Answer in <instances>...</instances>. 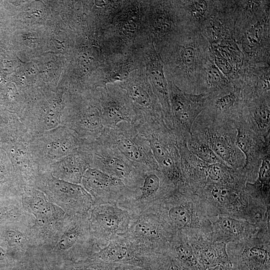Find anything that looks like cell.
Returning a JSON list of instances; mask_svg holds the SVG:
<instances>
[{
	"label": "cell",
	"mask_w": 270,
	"mask_h": 270,
	"mask_svg": "<svg viewBox=\"0 0 270 270\" xmlns=\"http://www.w3.org/2000/svg\"><path fill=\"white\" fill-rule=\"evenodd\" d=\"M208 42L200 28L184 24L158 52L168 80L182 90L203 82L205 66L210 56Z\"/></svg>",
	"instance_id": "cell-1"
},
{
	"label": "cell",
	"mask_w": 270,
	"mask_h": 270,
	"mask_svg": "<svg viewBox=\"0 0 270 270\" xmlns=\"http://www.w3.org/2000/svg\"><path fill=\"white\" fill-rule=\"evenodd\" d=\"M147 210L158 214L176 233L190 236L212 232L205 206L190 188L174 190Z\"/></svg>",
	"instance_id": "cell-2"
},
{
	"label": "cell",
	"mask_w": 270,
	"mask_h": 270,
	"mask_svg": "<svg viewBox=\"0 0 270 270\" xmlns=\"http://www.w3.org/2000/svg\"><path fill=\"white\" fill-rule=\"evenodd\" d=\"M147 0H127L104 30L100 45L104 56L138 50L149 38L145 22Z\"/></svg>",
	"instance_id": "cell-3"
},
{
	"label": "cell",
	"mask_w": 270,
	"mask_h": 270,
	"mask_svg": "<svg viewBox=\"0 0 270 270\" xmlns=\"http://www.w3.org/2000/svg\"><path fill=\"white\" fill-rule=\"evenodd\" d=\"M148 141L158 170L175 190L189 187L181 166L178 140L164 120H140L132 124Z\"/></svg>",
	"instance_id": "cell-4"
},
{
	"label": "cell",
	"mask_w": 270,
	"mask_h": 270,
	"mask_svg": "<svg viewBox=\"0 0 270 270\" xmlns=\"http://www.w3.org/2000/svg\"><path fill=\"white\" fill-rule=\"evenodd\" d=\"M40 248L63 255L74 260L90 257L98 248L90 228L88 213L66 214L54 236Z\"/></svg>",
	"instance_id": "cell-5"
},
{
	"label": "cell",
	"mask_w": 270,
	"mask_h": 270,
	"mask_svg": "<svg viewBox=\"0 0 270 270\" xmlns=\"http://www.w3.org/2000/svg\"><path fill=\"white\" fill-rule=\"evenodd\" d=\"M21 202L24 210L34 217L30 226V234L36 244L41 248L56 234L66 214L44 192L32 186H24Z\"/></svg>",
	"instance_id": "cell-6"
},
{
	"label": "cell",
	"mask_w": 270,
	"mask_h": 270,
	"mask_svg": "<svg viewBox=\"0 0 270 270\" xmlns=\"http://www.w3.org/2000/svg\"><path fill=\"white\" fill-rule=\"evenodd\" d=\"M84 148L90 156V168L100 170L123 182L128 186L138 190L147 172L109 146L99 138L91 142L84 141Z\"/></svg>",
	"instance_id": "cell-7"
},
{
	"label": "cell",
	"mask_w": 270,
	"mask_h": 270,
	"mask_svg": "<svg viewBox=\"0 0 270 270\" xmlns=\"http://www.w3.org/2000/svg\"><path fill=\"white\" fill-rule=\"evenodd\" d=\"M74 98L70 107L62 114L61 126L73 131L80 138L88 142L97 140L104 127L98 89Z\"/></svg>",
	"instance_id": "cell-8"
},
{
	"label": "cell",
	"mask_w": 270,
	"mask_h": 270,
	"mask_svg": "<svg viewBox=\"0 0 270 270\" xmlns=\"http://www.w3.org/2000/svg\"><path fill=\"white\" fill-rule=\"evenodd\" d=\"M99 138L146 170H158L148 141L132 124L124 122L104 128Z\"/></svg>",
	"instance_id": "cell-9"
},
{
	"label": "cell",
	"mask_w": 270,
	"mask_h": 270,
	"mask_svg": "<svg viewBox=\"0 0 270 270\" xmlns=\"http://www.w3.org/2000/svg\"><path fill=\"white\" fill-rule=\"evenodd\" d=\"M84 140L73 131L60 126L45 132L33 138L30 150L39 173L70 154L78 150Z\"/></svg>",
	"instance_id": "cell-10"
},
{
	"label": "cell",
	"mask_w": 270,
	"mask_h": 270,
	"mask_svg": "<svg viewBox=\"0 0 270 270\" xmlns=\"http://www.w3.org/2000/svg\"><path fill=\"white\" fill-rule=\"evenodd\" d=\"M34 187L66 215L88 214L94 205L92 196L80 184L58 179L49 172L38 174Z\"/></svg>",
	"instance_id": "cell-11"
},
{
	"label": "cell",
	"mask_w": 270,
	"mask_h": 270,
	"mask_svg": "<svg viewBox=\"0 0 270 270\" xmlns=\"http://www.w3.org/2000/svg\"><path fill=\"white\" fill-rule=\"evenodd\" d=\"M147 33L158 52L186 23L174 0H147L144 12Z\"/></svg>",
	"instance_id": "cell-12"
},
{
	"label": "cell",
	"mask_w": 270,
	"mask_h": 270,
	"mask_svg": "<svg viewBox=\"0 0 270 270\" xmlns=\"http://www.w3.org/2000/svg\"><path fill=\"white\" fill-rule=\"evenodd\" d=\"M131 218L126 234L140 248L150 254L169 250L176 233L160 216L146 210Z\"/></svg>",
	"instance_id": "cell-13"
},
{
	"label": "cell",
	"mask_w": 270,
	"mask_h": 270,
	"mask_svg": "<svg viewBox=\"0 0 270 270\" xmlns=\"http://www.w3.org/2000/svg\"><path fill=\"white\" fill-rule=\"evenodd\" d=\"M88 214L90 228L98 248L104 247L112 239L126 234L132 220L130 214L116 202L94 205Z\"/></svg>",
	"instance_id": "cell-14"
},
{
	"label": "cell",
	"mask_w": 270,
	"mask_h": 270,
	"mask_svg": "<svg viewBox=\"0 0 270 270\" xmlns=\"http://www.w3.org/2000/svg\"><path fill=\"white\" fill-rule=\"evenodd\" d=\"M234 270H270V234L258 232L250 238L226 244Z\"/></svg>",
	"instance_id": "cell-15"
},
{
	"label": "cell",
	"mask_w": 270,
	"mask_h": 270,
	"mask_svg": "<svg viewBox=\"0 0 270 270\" xmlns=\"http://www.w3.org/2000/svg\"><path fill=\"white\" fill-rule=\"evenodd\" d=\"M6 150L24 186H34L39 170L30 150L32 135L19 118H15L7 133Z\"/></svg>",
	"instance_id": "cell-16"
},
{
	"label": "cell",
	"mask_w": 270,
	"mask_h": 270,
	"mask_svg": "<svg viewBox=\"0 0 270 270\" xmlns=\"http://www.w3.org/2000/svg\"><path fill=\"white\" fill-rule=\"evenodd\" d=\"M171 111L172 116V130L184 136L191 134L194 122L206 108L211 92L190 94L168 80Z\"/></svg>",
	"instance_id": "cell-17"
},
{
	"label": "cell",
	"mask_w": 270,
	"mask_h": 270,
	"mask_svg": "<svg viewBox=\"0 0 270 270\" xmlns=\"http://www.w3.org/2000/svg\"><path fill=\"white\" fill-rule=\"evenodd\" d=\"M80 185L92 196L94 205L118 204L138 194V189L131 188L120 180L92 168L84 172Z\"/></svg>",
	"instance_id": "cell-18"
},
{
	"label": "cell",
	"mask_w": 270,
	"mask_h": 270,
	"mask_svg": "<svg viewBox=\"0 0 270 270\" xmlns=\"http://www.w3.org/2000/svg\"><path fill=\"white\" fill-rule=\"evenodd\" d=\"M126 90L137 116L140 120H164L162 110L145 73L144 66L132 72L128 78L120 82Z\"/></svg>",
	"instance_id": "cell-19"
},
{
	"label": "cell",
	"mask_w": 270,
	"mask_h": 270,
	"mask_svg": "<svg viewBox=\"0 0 270 270\" xmlns=\"http://www.w3.org/2000/svg\"><path fill=\"white\" fill-rule=\"evenodd\" d=\"M139 50L142 58L146 77L162 107L166 125L172 128V116L163 62L150 38L143 43Z\"/></svg>",
	"instance_id": "cell-20"
},
{
	"label": "cell",
	"mask_w": 270,
	"mask_h": 270,
	"mask_svg": "<svg viewBox=\"0 0 270 270\" xmlns=\"http://www.w3.org/2000/svg\"><path fill=\"white\" fill-rule=\"evenodd\" d=\"M104 128H114L122 122L134 124L137 116L126 90L119 82L108 84L105 88H98Z\"/></svg>",
	"instance_id": "cell-21"
},
{
	"label": "cell",
	"mask_w": 270,
	"mask_h": 270,
	"mask_svg": "<svg viewBox=\"0 0 270 270\" xmlns=\"http://www.w3.org/2000/svg\"><path fill=\"white\" fill-rule=\"evenodd\" d=\"M174 190L158 170L148 171L138 188V195L118 204L132 216H134L150 208Z\"/></svg>",
	"instance_id": "cell-22"
},
{
	"label": "cell",
	"mask_w": 270,
	"mask_h": 270,
	"mask_svg": "<svg viewBox=\"0 0 270 270\" xmlns=\"http://www.w3.org/2000/svg\"><path fill=\"white\" fill-rule=\"evenodd\" d=\"M152 255L126 234L112 239L105 246L98 248L90 256L106 262L130 264L146 269Z\"/></svg>",
	"instance_id": "cell-23"
},
{
	"label": "cell",
	"mask_w": 270,
	"mask_h": 270,
	"mask_svg": "<svg viewBox=\"0 0 270 270\" xmlns=\"http://www.w3.org/2000/svg\"><path fill=\"white\" fill-rule=\"evenodd\" d=\"M144 66L139 50L124 54L104 56L100 66L96 86L105 88L108 84L122 82L128 78L132 72Z\"/></svg>",
	"instance_id": "cell-24"
},
{
	"label": "cell",
	"mask_w": 270,
	"mask_h": 270,
	"mask_svg": "<svg viewBox=\"0 0 270 270\" xmlns=\"http://www.w3.org/2000/svg\"><path fill=\"white\" fill-rule=\"evenodd\" d=\"M32 216L26 220L0 226V246L15 258L16 254L38 248L30 231Z\"/></svg>",
	"instance_id": "cell-25"
},
{
	"label": "cell",
	"mask_w": 270,
	"mask_h": 270,
	"mask_svg": "<svg viewBox=\"0 0 270 270\" xmlns=\"http://www.w3.org/2000/svg\"><path fill=\"white\" fill-rule=\"evenodd\" d=\"M212 223V240L226 244L252 237L258 230L256 224L248 220L227 216H218Z\"/></svg>",
	"instance_id": "cell-26"
},
{
	"label": "cell",
	"mask_w": 270,
	"mask_h": 270,
	"mask_svg": "<svg viewBox=\"0 0 270 270\" xmlns=\"http://www.w3.org/2000/svg\"><path fill=\"white\" fill-rule=\"evenodd\" d=\"M185 236L192 246L198 262L204 270L217 265L232 266L226 252V244L212 240L210 234Z\"/></svg>",
	"instance_id": "cell-27"
},
{
	"label": "cell",
	"mask_w": 270,
	"mask_h": 270,
	"mask_svg": "<svg viewBox=\"0 0 270 270\" xmlns=\"http://www.w3.org/2000/svg\"><path fill=\"white\" fill-rule=\"evenodd\" d=\"M90 154L82 146L78 150L51 165L46 172L58 179L80 184L84 172L90 168Z\"/></svg>",
	"instance_id": "cell-28"
},
{
	"label": "cell",
	"mask_w": 270,
	"mask_h": 270,
	"mask_svg": "<svg viewBox=\"0 0 270 270\" xmlns=\"http://www.w3.org/2000/svg\"><path fill=\"white\" fill-rule=\"evenodd\" d=\"M24 186L12 162L0 152V198H21Z\"/></svg>",
	"instance_id": "cell-29"
},
{
	"label": "cell",
	"mask_w": 270,
	"mask_h": 270,
	"mask_svg": "<svg viewBox=\"0 0 270 270\" xmlns=\"http://www.w3.org/2000/svg\"><path fill=\"white\" fill-rule=\"evenodd\" d=\"M270 154L264 156L258 176L254 182H247L245 190L254 200L266 208H270Z\"/></svg>",
	"instance_id": "cell-30"
},
{
	"label": "cell",
	"mask_w": 270,
	"mask_h": 270,
	"mask_svg": "<svg viewBox=\"0 0 270 270\" xmlns=\"http://www.w3.org/2000/svg\"><path fill=\"white\" fill-rule=\"evenodd\" d=\"M204 134L206 143L214 153L226 164L236 170L238 164L236 148L228 137L211 129H208Z\"/></svg>",
	"instance_id": "cell-31"
},
{
	"label": "cell",
	"mask_w": 270,
	"mask_h": 270,
	"mask_svg": "<svg viewBox=\"0 0 270 270\" xmlns=\"http://www.w3.org/2000/svg\"><path fill=\"white\" fill-rule=\"evenodd\" d=\"M173 256L192 270H204L198 262L194 250L187 238L177 232L168 250Z\"/></svg>",
	"instance_id": "cell-32"
},
{
	"label": "cell",
	"mask_w": 270,
	"mask_h": 270,
	"mask_svg": "<svg viewBox=\"0 0 270 270\" xmlns=\"http://www.w3.org/2000/svg\"><path fill=\"white\" fill-rule=\"evenodd\" d=\"M177 3L187 22H192L196 26V24L202 25L209 18L212 8V1L208 0L177 1Z\"/></svg>",
	"instance_id": "cell-33"
},
{
	"label": "cell",
	"mask_w": 270,
	"mask_h": 270,
	"mask_svg": "<svg viewBox=\"0 0 270 270\" xmlns=\"http://www.w3.org/2000/svg\"><path fill=\"white\" fill-rule=\"evenodd\" d=\"M21 198H0V226L30 218L22 205Z\"/></svg>",
	"instance_id": "cell-34"
},
{
	"label": "cell",
	"mask_w": 270,
	"mask_h": 270,
	"mask_svg": "<svg viewBox=\"0 0 270 270\" xmlns=\"http://www.w3.org/2000/svg\"><path fill=\"white\" fill-rule=\"evenodd\" d=\"M203 82L211 89V93L224 90L230 84V80L216 66L210 56L205 66Z\"/></svg>",
	"instance_id": "cell-35"
},
{
	"label": "cell",
	"mask_w": 270,
	"mask_h": 270,
	"mask_svg": "<svg viewBox=\"0 0 270 270\" xmlns=\"http://www.w3.org/2000/svg\"><path fill=\"white\" fill-rule=\"evenodd\" d=\"M146 270H192L173 256L168 251L153 254Z\"/></svg>",
	"instance_id": "cell-36"
},
{
	"label": "cell",
	"mask_w": 270,
	"mask_h": 270,
	"mask_svg": "<svg viewBox=\"0 0 270 270\" xmlns=\"http://www.w3.org/2000/svg\"><path fill=\"white\" fill-rule=\"evenodd\" d=\"M188 146L190 152H192L205 163L208 164L216 163L225 164L206 142L196 138L190 139L188 141Z\"/></svg>",
	"instance_id": "cell-37"
},
{
	"label": "cell",
	"mask_w": 270,
	"mask_h": 270,
	"mask_svg": "<svg viewBox=\"0 0 270 270\" xmlns=\"http://www.w3.org/2000/svg\"><path fill=\"white\" fill-rule=\"evenodd\" d=\"M253 142L250 133L244 126H239L237 128L236 145L246 156V164L243 168L244 172L251 156Z\"/></svg>",
	"instance_id": "cell-38"
},
{
	"label": "cell",
	"mask_w": 270,
	"mask_h": 270,
	"mask_svg": "<svg viewBox=\"0 0 270 270\" xmlns=\"http://www.w3.org/2000/svg\"><path fill=\"white\" fill-rule=\"evenodd\" d=\"M116 264L106 262L90 256L74 262L68 270H112Z\"/></svg>",
	"instance_id": "cell-39"
},
{
	"label": "cell",
	"mask_w": 270,
	"mask_h": 270,
	"mask_svg": "<svg viewBox=\"0 0 270 270\" xmlns=\"http://www.w3.org/2000/svg\"><path fill=\"white\" fill-rule=\"evenodd\" d=\"M238 101L236 91L224 92L218 94L214 100V110L219 112H226L236 106Z\"/></svg>",
	"instance_id": "cell-40"
},
{
	"label": "cell",
	"mask_w": 270,
	"mask_h": 270,
	"mask_svg": "<svg viewBox=\"0 0 270 270\" xmlns=\"http://www.w3.org/2000/svg\"><path fill=\"white\" fill-rule=\"evenodd\" d=\"M253 118L260 130L262 131L269 130L270 124L269 102H262L256 106L253 112Z\"/></svg>",
	"instance_id": "cell-41"
},
{
	"label": "cell",
	"mask_w": 270,
	"mask_h": 270,
	"mask_svg": "<svg viewBox=\"0 0 270 270\" xmlns=\"http://www.w3.org/2000/svg\"><path fill=\"white\" fill-rule=\"evenodd\" d=\"M14 258L0 246V270H10Z\"/></svg>",
	"instance_id": "cell-42"
},
{
	"label": "cell",
	"mask_w": 270,
	"mask_h": 270,
	"mask_svg": "<svg viewBox=\"0 0 270 270\" xmlns=\"http://www.w3.org/2000/svg\"><path fill=\"white\" fill-rule=\"evenodd\" d=\"M112 270H146L144 268L132 265L116 264Z\"/></svg>",
	"instance_id": "cell-43"
},
{
	"label": "cell",
	"mask_w": 270,
	"mask_h": 270,
	"mask_svg": "<svg viewBox=\"0 0 270 270\" xmlns=\"http://www.w3.org/2000/svg\"><path fill=\"white\" fill-rule=\"evenodd\" d=\"M204 270H234L232 266L217 265L207 267Z\"/></svg>",
	"instance_id": "cell-44"
},
{
	"label": "cell",
	"mask_w": 270,
	"mask_h": 270,
	"mask_svg": "<svg viewBox=\"0 0 270 270\" xmlns=\"http://www.w3.org/2000/svg\"><path fill=\"white\" fill-rule=\"evenodd\" d=\"M10 270H22V269L20 268L16 267V268H14L12 269H11Z\"/></svg>",
	"instance_id": "cell-45"
}]
</instances>
